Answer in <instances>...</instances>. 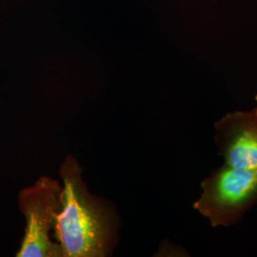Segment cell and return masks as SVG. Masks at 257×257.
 Here are the masks:
<instances>
[{
    "mask_svg": "<svg viewBox=\"0 0 257 257\" xmlns=\"http://www.w3.org/2000/svg\"><path fill=\"white\" fill-rule=\"evenodd\" d=\"M61 192L58 181L41 176L19 193V210L26 218V227L17 256L63 257L60 244L50 236L61 210Z\"/></svg>",
    "mask_w": 257,
    "mask_h": 257,
    "instance_id": "3957f363",
    "label": "cell"
},
{
    "mask_svg": "<svg viewBox=\"0 0 257 257\" xmlns=\"http://www.w3.org/2000/svg\"><path fill=\"white\" fill-rule=\"evenodd\" d=\"M200 187L193 209L213 228L238 224L257 204V171L224 164L203 179Z\"/></svg>",
    "mask_w": 257,
    "mask_h": 257,
    "instance_id": "7a4b0ae2",
    "label": "cell"
},
{
    "mask_svg": "<svg viewBox=\"0 0 257 257\" xmlns=\"http://www.w3.org/2000/svg\"><path fill=\"white\" fill-rule=\"evenodd\" d=\"M82 173L74 156L65 158L59 171L63 186L55 236L63 257L107 256L115 238V215L106 203L89 193Z\"/></svg>",
    "mask_w": 257,
    "mask_h": 257,
    "instance_id": "6da1fadb",
    "label": "cell"
},
{
    "mask_svg": "<svg viewBox=\"0 0 257 257\" xmlns=\"http://www.w3.org/2000/svg\"><path fill=\"white\" fill-rule=\"evenodd\" d=\"M214 141L225 164L257 171V107L222 116L214 123Z\"/></svg>",
    "mask_w": 257,
    "mask_h": 257,
    "instance_id": "277c9868",
    "label": "cell"
}]
</instances>
